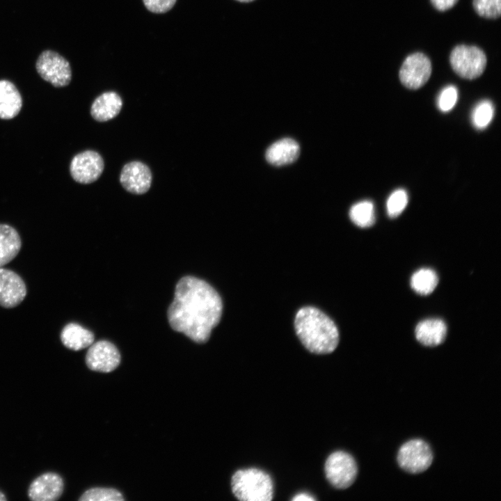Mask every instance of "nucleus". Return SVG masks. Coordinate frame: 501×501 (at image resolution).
Returning a JSON list of instances; mask_svg holds the SVG:
<instances>
[{"label": "nucleus", "instance_id": "nucleus-1", "mask_svg": "<svg viewBox=\"0 0 501 501\" xmlns=\"http://www.w3.org/2000/svg\"><path fill=\"white\" fill-rule=\"evenodd\" d=\"M222 312V300L215 289L203 280L186 276L175 286L167 317L173 330L202 344L209 340Z\"/></svg>", "mask_w": 501, "mask_h": 501}, {"label": "nucleus", "instance_id": "nucleus-2", "mask_svg": "<svg viewBox=\"0 0 501 501\" xmlns=\"http://www.w3.org/2000/svg\"><path fill=\"white\" fill-rule=\"evenodd\" d=\"M296 333L310 352L327 354L333 352L339 343V332L333 320L314 307H304L296 313Z\"/></svg>", "mask_w": 501, "mask_h": 501}, {"label": "nucleus", "instance_id": "nucleus-3", "mask_svg": "<svg viewBox=\"0 0 501 501\" xmlns=\"http://www.w3.org/2000/svg\"><path fill=\"white\" fill-rule=\"evenodd\" d=\"M234 495L242 501H270L273 497V483L266 472L255 468L236 471L232 477Z\"/></svg>", "mask_w": 501, "mask_h": 501}, {"label": "nucleus", "instance_id": "nucleus-4", "mask_svg": "<svg viewBox=\"0 0 501 501\" xmlns=\"http://www.w3.org/2000/svg\"><path fill=\"white\" fill-rule=\"evenodd\" d=\"M450 62L452 70L459 77L475 79L484 72L487 59L485 53L480 48L472 45H459L452 49Z\"/></svg>", "mask_w": 501, "mask_h": 501}, {"label": "nucleus", "instance_id": "nucleus-5", "mask_svg": "<svg viewBox=\"0 0 501 501\" xmlns=\"http://www.w3.org/2000/svg\"><path fill=\"white\" fill-rule=\"evenodd\" d=\"M324 471L326 479L332 486L344 489L355 482L358 468L352 456L343 451H337L326 459Z\"/></svg>", "mask_w": 501, "mask_h": 501}, {"label": "nucleus", "instance_id": "nucleus-6", "mask_svg": "<svg viewBox=\"0 0 501 501\" xmlns=\"http://www.w3.org/2000/svg\"><path fill=\"white\" fill-rule=\"evenodd\" d=\"M433 452L422 440L414 439L405 443L399 450L397 462L406 472L418 474L427 470L433 462Z\"/></svg>", "mask_w": 501, "mask_h": 501}, {"label": "nucleus", "instance_id": "nucleus-7", "mask_svg": "<svg viewBox=\"0 0 501 501\" xmlns=\"http://www.w3.org/2000/svg\"><path fill=\"white\" fill-rule=\"evenodd\" d=\"M35 66L40 76L55 87L65 86L71 81L72 70L69 62L56 52L43 51Z\"/></svg>", "mask_w": 501, "mask_h": 501}, {"label": "nucleus", "instance_id": "nucleus-8", "mask_svg": "<svg viewBox=\"0 0 501 501\" xmlns=\"http://www.w3.org/2000/svg\"><path fill=\"white\" fill-rule=\"evenodd\" d=\"M431 70L429 58L421 52H416L406 58L400 68L399 77L405 87L415 90L427 83Z\"/></svg>", "mask_w": 501, "mask_h": 501}, {"label": "nucleus", "instance_id": "nucleus-9", "mask_svg": "<svg viewBox=\"0 0 501 501\" xmlns=\"http://www.w3.org/2000/svg\"><path fill=\"white\" fill-rule=\"evenodd\" d=\"M104 168L103 158L98 152L86 150L74 157L70 163V171L76 182L90 184L100 177Z\"/></svg>", "mask_w": 501, "mask_h": 501}, {"label": "nucleus", "instance_id": "nucleus-10", "mask_svg": "<svg viewBox=\"0 0 501 501\" xmlns=\"http://www.w3.org/2000/svg\"><path fill=\"white\" fill-rule=\"evenodd\" d=\"M85 360L91 370L110 372L119 365L120 354L113 344L106 340H100L89 347Z\"/></svg>", "mask_w": 501, "mask_h": 501}, {"label": "nucleus", "instance_id": "nucleus-11", "mask_svg": "<svg viewBox=\"0 0 501 501\" xmlns=\"http://www.w3.org/2000/svg\"><path fill=\"white\" fill-rule=\"evenodd\" d=\"M152 179L150 168L138 161L126 164L120 175V182L123 188L136 195L143 194L150 189Z\"/></svg>", "mask_w": 501, "mask_h": 501}, {"label": "nucleus", "instance_id": "nucleus-12", "mask_svg": "<svg viewBox=\"0 0 501 501\" xmlns=\"http://www.w3.org/2000/svg\"><path fill=\"white\" fill-rule=\"evenodd\" d=\"M26 295V287L15 272L0 268V305L12 308L19 305Z\"/></svg>", "mask_w": 501, "mask_h": 501}, {"label": "nucleus", "instance_id": "nucleus-13", "mask_svg": "<svg viewBox=\"0 0 501 501\" xmlns=\"http://www.w3.org/2000/svg\"><path fill=\"white\" fill-rule=\"evenodd\" d=\"M63 491V481L60 475L47 472L34 479L29 488V498L33 501L58 500Z\"/></svg>", "mask_w": 501, "mask_h": 501}, {"label": "nucleus", "instance_id": "nucleus-14", "mask_svg": "<svg viewBox=\"0 0 501 501\" xmlns=\"http://www.w3.org/2000/svg\"><path fill=\"white\" fill-rule=\"evenodd\" d=\"M122 107L120 96L113 91H109L98 96L90 108L92 117L98 122H106L116 117Z\"/></svg>", "mask_w": 501, "mask_h": 501}, {"label": "nucleus", "instance_id": "nucleus-15", "mask_svg": "<svg viewBox=\"0 0 501 501\" xmlns=\"http://www.w3.org/2000/svg\"><path fill=\"white\" fill-rule=\"evenodd\" d=\"M446 334V324L440 319H424L419 322L415 329L417 340L428 347H434L443 343Z\"/></svg>", "mask_w": 501, "mask_h": 501}, {"label": "nucleus", "instance_id": "nucleus-16", "mask_svg": "<svg viewBox=\"0 0 501 501\" xmlns=\"http://www.w3.org/2000/svg\"><path fill=\"white\" fill-rule=\"evenodd\" d=\"M300 148L298 143L289 138L273 143L266 152V159L272 165L280 166L294 161L299 157Z\"/></svg>", "mask_w": 501, "mask_h": 501}, {"label": "nucleus", "instance_id": "nucleus-17", "mask_svg": "<svg viewBox=\"0 0 501 501\" xmlns=\"http://www.w3.org/2000/svg\"><path fill=\"white\" fill-rule=\"evenodd\" d=\"M22 106V99L15 86L8 80H0V118H13Z\"/></svg>", "mask_w": 501, "mask_h": 501}, {"label": "nucleus", "instance_id": "nucleus-18", "mask_svg": "<svg viewBox=\"0 0 501 501\" xmlns=\"http://www.w3.org/2000/svg\"><path fill=\"white\" fill-rule=\"evenodd\" d=\"M94 334L76 323L65 325L61 333L63 345L73 351H80L90 347L94 342Z\"/></svg>", "mask_w": 501, "mask_h": 501}, {"label": "nucleus", "instance_id": "nucleus-19", "mask_svg": "<svg viewBox=\"0 0 501 501\" xmlns=\"http://www.w3.org/2000/svg\"><path fill=\"white\" fill-rule=\"evenodd\" d=\"M22 241L17 230L0 224V268L13 260L21 249Z\"/></svg>", "mask_w": 501, "mask_h": 501}, {"label": "nucleus", "instance_id": "nucleus-20", "mask_svg": "<svg viewBox=\"0 0 501 501\" xmlns=\"http://www.w3.org/2000/svg\"><path fill=\"white\" fill-rule=\"evenodd\" d=\"M438 278L431 269L423 268L415 271L411 278L412 289L420 295H428L436 287Z\"/></svg>", "mask_w": 501, "mask_h": 501}, {"label": "nucleus", "instance_id": "nucleus-21", "mask_svg": "<svg viewBox=\"0 0 501 501\" xmlns=\"http://www.w3.org/2000/svg\"><path fill=\"white\" fill-rule=\"evenodd\" d=\"M353 223L360 228H369L375 223L374 205L371 201H362L353 205L349 212Z\"/></svg>", "mask_w": 501, "mask_h": 501}, {"label": "nucleus", "instance_id": "nucleus-22", "mask_svg": "<svg viewBox=\"0 0 501 501\" xmlns=\"http://www.w3.org/2000/svg\"><path fill=\"white\" fill-rule=\"evenodd\" d=\"M493 115L494 107L492 102L487 100H482L474 107L472 111V122L477 129H484L491 122Z\"/></svg>", "mask_w": 501, "mask_h": 501}, {"label": "nucleus", "instance_id": "nucleus-23", "mask_svg": "<svg viewBox=\"0 0 501 501\" xmlns=\"http://www.w3.org/2000/svg\"><path fill=\"white\" fill-rule=\"evenodd\" d=\"M81 501H122L124 498L117 490L108 488H93L79 498Z\"/></svg>", "mask_w": 501, "mask_h": 501}, {"label": "nucleus", "instance_id": "nucleus-24", "mask_svg": "<svg viewBox=\"0 0 501 501\" xmlns=\"http://www.w3.org/2000/svg\"><path fill=\"white\" fill-rule=\"evenodd\" d=\"M408 203V195L403 189L392 192L387 200L386 209L391 218L398 216L406 208Z\"/></svg>", "mask_w": 501, "mask_h": 501}, {"label": "nucleus", "instance_id": "nucleus-25", "mask_svg": "<svg viewBox=\"0 0 501 501\" xmlns=\"http://www.w3.org/2000/svg\"><path fill=\"white\" fill-rule=\"evenodd\" d=\"M472 4L481 17L496 19L501 15V0H473Z\"/></svg>", "mask_w": 501, "mask_h": 501}, {"label": "nucleus", "instance_id": "nucleus-26", "mask_svg": "<svg viewBox=\"0 0 501 501\" xmlns=\"http://www.w3.org/2000/svg\"><path fill=\"white\" fill-rule=\"evenodd\" d=\"M457 99V88L453 85L447 86L440 92L438 96V107L443 112L449 111L454 106Z\"/></svg>", "mask_w": 501, "mask_h": 501}, {"label": "nucleus", "instance_id": "nucleus-27", "mask_svg": "<svg viewBox=\"0 0 501 501\" xmlns=\"http://www.w3.org/2000/svg\"><path fill=\"white\" fill-rule=\"evenodd\" d=\"M177 0H143L144 5L150 11L154 13H164L170 10Z\"/></svg>", "mask_w": 501, "mask_h": 501}, {"label": "nucleus", "instance_id": "nucleus-28", "mask_svg": "<svg viewBox=\"0 0 501 501\" xmlns=\"http://www.w3.org/2000/svg\"><path fill=\"white\" fill-rule=\"evenodd\" d=\"M435 8L440 11H445L452 8L459 0H430Z\"/></svg>", "mask_w": 501, "mask_h": 501}, {"label": "nucleus", "instance_id": "nucleus-29", "mask_svg": "<svg viewBox=\"0 0 501 501\" xmlns=\"http://www.w3.org/2000/svg\"><path fill=\"white\" fill-rule=\"evenodd\" d=\"M292 500L293 501H314L316 499L308 493H300L295 495Z\"/></svg>", "mask_w": 501, "mask_h": 501}, {"label": "nucleus", "instance_id": "nucleus-30", "mask_svg": "<svg viewBox=\"0 0 501 501\" xmlns=\"http://www.w3.org/2000/svg\"><path fill=\"white\" fill-rule=\"evenodd\" d=\"M4 500H6V498L5 497L4 494L0 491V501Z\"/></svg>", "mask_w": 501, "mask_h": 501}, {"label": "nucleus", "instance_id": "nucleus-31", "mask_svg": "<svg viewBox=\"0 0 501 501\" xmlns=\"http://www.w3.org/2000/svg\"><path fill=\"white\" fill-rule=\"evenodd\" d=\"M237 1H240V2L248 3V2L253 1H254V0H237Z\"/></svg>", "mask_w": 501, "mask_h": 501}]
</instances>
